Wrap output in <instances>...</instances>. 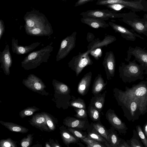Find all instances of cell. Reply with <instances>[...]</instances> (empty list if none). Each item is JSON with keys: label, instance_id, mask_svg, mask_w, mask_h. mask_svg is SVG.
<instances>
[{"label": "cell", "instance_id": "obj_1", "mask_svg": "<svg viewBox=\"0 0 147 147\" xmlns=\"http://www.w3.org/2000/svg\"><path fill=\"white\" fill-rule=\"evenodd\" d=\"M113 95L119 105L121 107L124 116L134 122L147 112V82L142 81L124 91L117 88L113 90Z\"/></svg>", "mask_w": 147, "mask_h": 147}, {"label": "cell", "instance_id": "obj_2", "mask_svg": "<svg viewBox=\"0 0 147 147\" xmlns=\"http://www.w3.org/2000/svg\"><path fill=\"white\" fill-rule=\"evenodd\" d=\"M147 68L137 63L134 59L128 61V64L121 62L119 67V78L124 83H130L139 80H143L144 74H147Z\"/></svg>", "mask_w": 147, "mask_h": 147}, {"label": "cell", "instance_id": "obj_3", "mask_svg": "<svg viewBox=\"0 0 147 147\" xmlns=\"http://www.w3.org/2000/svg\"><path fill=\"white\" fill-rule=\"evenodd\" d=\"M133 12L120 13L108 9L90 10L81 13L83 17H92L106 21L109 18H122L132 15Z\"/></svg>", "mask_w": 147, "mask_h": 147}, {"label": "cell", "instance_id": "obj_4", "mask_svg": "<svg viewBox=\"0 0 147 147\" xmlns=\"http://www.w3.org/2000/svg\"><path fill=\"white\" fill-rule=\"evenodd\" d=\"M120 20L131 27L137 32L147 36L146 14L143 18H141L134 12L132 15L122 18Z\"/></svg>", "mask_w": 147, "mask_h": 147}, {"label": "cell", "instance_id": "obj_5", "mask_svg": "<svg viewBox=\"0 0 147 147\" xmlns=\"http://www.w3.org/2000/svg\"><path fill=\"white\" fill-rule=\"evenodd\" d=\"M144 1H129L128 0H98L96 3L98 5H105L112 4H118L125 6L127 8L133 12L141 11H146Z\"/></svg>", "mask_w": 147, "mask_h": 147}, {"label": "cell", "instance_id": "obj_6", "mask_svg": "<svg viewBox=\"0 0 147 147\" xmlns=\"http://www.w3.org/2000/svg\"><path fill=\"white\" fill-rule=\"evenodd\" d=\"M127 57L125 60L129 61L133 55L139 63L147 68V51L145 49L136 46L135 48L129 47L127 51Z\"/></svg>", "mask_w": 147, "mask_h": 147}, {"label": "cell", "instance_id": "obj_7", "mask_svg": "<svg viewBox=\"0 0 147 147\" xmlns=\"http://www.w3.org/2000/svg\"><path fill=\"white\" fill-rule=\"evenodd\" d=\"M102 64L104 67L107 79H112L115 76L116 66L115 57L113 51H110L106 52Z\"/></svg>", "mask_w": 147, "mask_h": 147}, {"label": "cell", "instance_id": "obj_8", "mask_svg": "<svg viewBox=\"0 0 147 147\" xmlns=\"http://www.w3.org/2000/svg\"><path fill=\"white\" fill-rule=\"evenodd\" d=\"M105 116L110 123L120 134H125L128 128L125 123L118 117L114 110L109 109L107 111Z\"/></svg>", "mask_w": 147, "mask_h": 147}, {"label": "cell", "instance_id": "obj_9", "mask_svg": "<svg viewBox=\"0 0 147 147\" xmlns=\"http://www.w3.org/2000/svg\"><path fill=\"white\" fill-rule=\"evenodd\" d=\"M108 24L115 32L119 33L123 38L127 40L134 41L136 37L144 39L143 37L136 33L133 29L129 30L122 26L110 21L109 22Z\"/></svg>", "mask_w": 147, "mask_h": 147}, {"label": "cell", "instance_id": "obj_10", "mask_svg": "<svg viewBox=\"0 0 147 147\" xmlns=\"http://www.w3.org/2000/svg\"><path fill=\"white\" fill-rule=\"evenodd\" d=\"M63 123L68 127L84 130L87 129L90 126L87 118L81 120L74 117H67L63 120Z\"/></svg>", "mask_w": 147, "mask_h": 147}, {"label": "cell", "instance_id": "obj_11", "mask_svg": "<svg viewBox=\"0 0 147 147\" xmlns=\"http://www.w3.org/2000/svg\"><path fill=\"white\" fill-rule=\"evenodd\" d=\"M28 121L32 126L42 131H50L47 125L44 113L35 114L33 115L32 118Z\"/></svg>", "mask_w": 147, "mask_h": 147}, {"label": "cell", "instance_id": "obj_12", "mask_svg": "<svg viewBox=\"0 0 147 147\" xmlns=\"http://www.w3.org/2000/svg\"><path fill=\"white\" fill-rule=\"evenodd\" d=\"M1 60L4 73L6 75L10 74L9 68L11 66L12 60L9 45H7L1 55Z\"/></svg>", "mask_w": 147, "mask_h": 147}, {"label": "cell", "instance_id": "obj_13", "mask_svg": "<svg viewBox=\"0 0 147 147\" xmlns=\"http://www.w3.org/2000/svg\"><path fill=\"white\" fill-rule=\"evenodd\" d=\"M116 38L115 36L111 35L105 36L102 40H100L99 38L96 39L89 44V49L87 52L89 53L90 51L94 49L107 47L108 45L115 41Z\"/></svg>", "mask_w": 147, "mask_h": 147}, {"label": "cell", "instance_id": "obj_14", "mask_svg": "<svg viewBox=\"0 0 147 147\" xmlns=\"http://www.w3.org/2000/svg\"><path fill=\"white\" fill-rule=\"evenodd\" d=\"M81 21L82 23L94 28H105L109 26L105 21L93 18L83 17L81 18Z\"/></svg>", "mask_w": 147, "mask_h": 147}, {"label": "cell", "instance_id": "obj_15", "mask_svg": "<svg viewBox=\"0 0 147 147\" xmlns=\"http://www.w3.org/2000/svg\"><path fill=\"white\" fill-rule=\"evenodd\" d=\"M107 82V81L106 82H105L101 74H98L95 78L92 88V93L94 95L100 93L105 89Z\"/></svg>", "mask_w": 147, "mask_h": 147}, {"label": "cell", "instance_id": "obj_16", "mask_svg": "<svg viewBox=\"0 0 147 147\" xmlns=\"http://www.w3.org/2000/svg\"><path fill=\"white\" fill-rule=\"evenodd\" d=\"M107 91L102 94L99 93L92 97L90 105L97 109L100 113L104 107Z\"/></svg>", "mask_w": 147, "mask_h": 147}, {"label": "cell", "instance_id": "obj_17", "mask_svg": "<svg viewBox=\"0 0 147 147\" xmlns=\"http://www.w3.org/2000/svg\"><path fill=\"white\" fill-rule=\"evenodd\" d=\"M92 75L91 72H88L83 78L80 84L78 92L81 95L84 96L87 93L91 83Z\"/></svg>", "mask_w": 147, "mask_h": 147}, {"label": "cell", "instance_id": "obj_18", "mask_svg": "<svg viewBox=\"0 0 147 147\" xmlns=\"http://www.w3.org/2000/svg\"><path fill=\"white\" fill-rule=\"evenodd\" d=\"M22 83L27 88L34 91L42 90L45 88V86L41 83L34 80L31 76L24 79Z\"/></svg>", "mask_w": 147, "mask_h": 147}, {"label": "cell", "instance_id": "obj_19", "mask_svg": "<svg viewBox=\"0 0 147 147\" xmlns=\"http://www.w3.org/2000/svg\"><path fill=\"white\" fill-rule=\"evenodd\" d=\"M108 135L107 142L109 147H118L121 138L119 137L115 129L112 126L108 130Z\"/></svg>", "mask_w": 147, "mask_h": 147}, {"label": "cell", "instance_id": "obj_20", "mask_svg": "<svg viewBox=\"0 0 147 147\" xmlns=\"http://www.w3.org/2000/svg\"><path fill=\"white\" fill-rule=\"evenodd\" d=\"M87 137L102 143H104L106 147L109 146L105 139L101 136L91 125L87 129Z\"/></svg>", "mask_w": 147, "mask_h": 147}, {"label": "cell", "instance_id": "obj_21", "mask_svg": "<svg viewBox=\"0 0 147 147\" xmlns=\"http://www.w3.org/2000/svg\"><path fill=\"white\" fill-rule=\"evenodd\" d=\"M0 123L12 132L24 134L29 131L28 129L13 122H5L0 120Z\"/></svg>", "mask_w": 147, "mask_h": 147}, {"label": "cell", "instance_id": "obj_22", "mask_svg": "<svg viewBox=\"0 0 147 147\" xmlns=\"http://www.w3.org/2000/svg\"><path fill=\"white\" fill-rule=\"evenodd\" d=\"M18 40L13 38L11 40V48L13 53L18 55L23 54L29 52L31 49L29 47H24L19 45Z\"/></svg>", "mask_w": 147, "mask_h": 147}, {"label": "cell", "instance_id": "obj_23", "mask_svg": "<svg viewBox=\"0 0 147 147\" xmlns=\"http://www.w3.org/2000/svg\"><path fill=\"white\" fill-rule=\"evenodd\" d=\"M60 132L61 138L64 143L66 145H69L71 143H77L79 139L70 134L66 130L60 129Z\"/></svg>", "mask_w": 147, "mask_h": 147}, {"label": "cell", "instance_id": "obj_24", "mask_svg": "<svg viewBox=\"0 0 147 147\" xmlns=\"http://www.w3.org/2000/svg\"><path fill=\"white\" fill-rule=\"evenodd\" d=\"M90 125L107 141L108 135V130L102 125L100 121H98L92 122Z\"/></svg>", "mask_w": 147, "mask_h": 147}, {"label": "cell", "instance_id": "obj_25", "mask_svg": "<svg viewBox=\"0 0 147 147\" xmlns=\"http://www.w3.org/2000/svg\"><path fill=\"white\" fill-rule=\"evenodd\" d=\"M88 112L89 116L93 122L100 121V113L90 104L88 107Z\"/></svg>", "mask_w": 147, "mask_h": 147}, {"label": "cell", "instance_id": "obj_26", "mask_svg": "<svg viewBox=\"0 0 147 147\" xmlns=\"http://www.w3.org/2000/svg\"><path fill=\"white\" fill-rule=\"evenodd\" d=\"M134 134L132 138L129 140H127V142L130 147H143L140 141V138L135 130L133 131Z\"/></svg>", "mask_w": 147, "mask_h": 147}, {"label": "cell", "instance_id": "obj_27", "mask_svg": "<svg viewBox=\"0 0 147 147\" xmlns=\"http://www.w3.org/2000/svg\"><path fill=\"white\" fill-rule=\"evenodd\" d=\"M39 109L35 106L28 107L20 112L19 115L22 118L32 115L35 112L38 111Z\"/></svg>", "mask_w": 147, "mask_h": 147}, {"label": "cell", "instance_id": "obj_28", "mask_svg": "<svg viewBox=\"0 0 147 147\" xmlns=\"http://www.w3.org/2000/svg\"><path fill=\"white\" fill-rule=\"evenodd\" d=\"M0 147H17V142L10 138L0 140Z\"/></svg>", "mask_w": 147, "mask_h": 147}, {"label": "cell", "instance_id": "obj_29", "mask_svg": "<svg viewBox=\"0 0 147 147\" xmlns=\"http://www.w3.org/2000/svg\"><path fill=\"white\" fill-rule=\"evenodd\" d=\"M33 139L32 135L28 134L26 137H24L21 140L20 145L22 147H29L32 144Z\"/></svg>", "mask_w": 147, "mask_h": 147}, {"label": "cell", "instance_id": "obj_30", "mask_svg": "<svg viewBox=\"0 0 147 147\" xmlns=\"http://www.w3.org/2000/svg\"><path fill=\"white\" fill-rule=\"evenodd\" d=\"M136 131L142 142L145 147H147V139L144 132L142 131L141 127L140 125L136 126Z\"/></svg>", "mask_w": 147, "mask_h": 147}, {"label": "cell", "instance_id": "obj_31", "mask_svg": "<svg viewBox=\"0 0 147 147\" xmlns=\"http://www.w3.org/2000/svg\"><path fill=\"white\" fill-rule=\"evenodd\" d=\"M71 105L77 108L86 109V105L84 101L81 98L76 99L71 103Z\"/></svg>", "mask_w": 147, "mask_h": 147}, {"label": "cell", "instance_id": "obj_32", "mask_svg": "<svg viewBox=\"0 0 147 147\" xmlns=\"http://www.w3.org/2000/svg\"><path fill=\"white\" fill-rule=\"evenodd\" d=\"M75 111L76 114L74 116L77 118L82 119L87 118V114L86 109L77 108L76 109Z\"/></svg>", "mask_w": 147, "mask_h": 147}, {"label": "cell", "instance_id": "obj_33", "mask_svg": "<svg viewBox=\"0 0 147 147\" xmlns=\"http://www.w3.org/2000/svg\"><path fill=\"white\" fill-rule=\"evenodd\" d=\"M45 117L46 123L50 131H54L55 129L54 123L51 117L47 114L43 113Z\"/></svg>", "mask_w": 147, "mask_h": 147}, {"label": "cell", "instance_id": "obj_34", "mask_svg": "<svg viewBox=\"0 0 147 147\" xmlns=\"http://www.w3.org/2000/svg\"><path fill=\"white\" fill-rule=\"evenodd\" d=\"M90 52L91 55L97 60L99 59L102 55V49L100 48L93 49Z\"/></svg>", "mask_w": 147, "mask_h": 147}, {"label": "cell", "instance_id": "obj_35", "mask_svg": "<svg viewBox=\"0 0 147 147\" xmlns=\"http://www.w3.org/2000/svg\"><path fill=\"white\" fill-rule=\"evenodd\" d=\"M56 90L59 93L62 94H67L68 91V87L64 84L58 85L56 87Z\"/></svg>", "mask_w": 147, "mask_h": 147}, {"label": "cell", "instance_id": "obj_36", "mask_svg": "<svg viewBox=\"0 0 147 147\" xmlns=\"http://www.w3.org/2000/svg\"><path fill=\"white\" fill-rule=\"evenodd\" d=\"M69 131L75 137L82 139L87 137V135H83L80 131L71 128H68Z\"/></svg>", "mask_w": 147, "mask_h": 147}, {"label": "cell", "instance_id": "obj_37", "mask_svg": "<svg viewBox=\"0 0 147 147\" xmlns=\"http://www.w3.org/2000/svg\"><path fill=\"white\" fill-rule=\"evenodd\" d=\"M105 6L116 11H119L124 8H127V7L124 5L116 3L107 4Z\"/></svg>", "mask_w": 147, "mask_h": 147}, {"label": "cell", "instance_id": "obj_38", "mask_svg": "<svg viewBox=\"0 0 147 147\" xmlns=\"http://www.w3.org/2000/svg\"><path fill=\"white\" fill-rule=\"evenodd\" d=\"M94 0H78L76 3L75 7L84 5L87 3L92 1Z\"/></svg>", "mask_w": 147, "mask_h": 147}, {"label": "cell", "instance_id": "obj_39", "mask_svg": "<svg viewBox=\"0 0 147 147\" xmlns=\"http://www.w3.org/2000/svg\"><path fill=\"white\" fill-rule=\"evenodd\" d=\"M118 147H130V146L124 140L121 139Z\"/></svg>", "mask_w": 147, "mask_h": 147}, {"label": "cell", "instance_id": "obj_40", "mask_svg": "<svg viewBox=\"0 0 147 147\" xmlns=\"http://www.w3.org/2000/svg\"><path fill=\"white\" fill-rule=\"evenodd\" d=\"M4 30L3 22L1 20H0V40L3 34Z\"/></svg>", "mask_w": 147, "mask_h": 147}, {"label": "cell", "instance_id": "obj_41", "mask_svg": "<svg viewBox=\"0 0 147 147\" xmlns=\"http://www.w3.org/2000/svg\"><path fill=\"white\" fill-rule=\"evenodd\" d=\"M144 133L146 137H147V122H146L144 126Z\"/></svg>", "mask_w": 147, "mask_h": 147}, {"label": "cell", "instance_id": "obj_42", "mask_svg": "<svg viewBox=\"0 0 147 147\" xmlns=\"http://www.w3.org/2000/svg\"><path fill=\"white\" fill-rule=\"evenodd\" d=\"M50 143L51 144V147H61V146H60V144H59L57 143H56V142H53L52 143L51 142H50Z\"/></svg>", "mask_w": 147, "mask_h": 147}, {"label": "cell", "instance_id": "obj_43", "mask_svg": "<svg viewBox=\"0 0 147 147\" xmlns=\"http://www.w3.org/2000/svg\"><path fill=\"white\" fill-rule=\"evenodd\" d=\"M67 42L66 40L63 41L61 43V47L62 48H64L66 46Z\"/></svg>", "mask_w": 147, "mask_h": 147}, {"label": "cell", "instance_id": "obj_44", "mask_svg": "<svg viewBox=\"0 0 147 147\" xmlns=\"http://www.w3.org/2000/svg\"><path fill=\"white\" fill-rule=\"evenodd\" d=\"M45 147H51V146L50 145V144L48 142H47L45 144Z\"/></svg>", "mask_w": 147, "mask_h": 147}, {"label": "cell", "instance_id": "obj_45", "mask_svg": "<svg viewBox=\"0 0 147 147\" xmlns=\"http://www.w3.org/2000/svg\"><path fill=\"white\" fill-rule=\"evenodd\" d=\"M133 0L136 1H144V0Z\"/></svg>", "mask_w": 147, "mask_h": 147}, {"label": "cell", "instance_id": "obj_46", "mask_svg": "<svg viewBox=\"0 0 147 147\" xmlns=\"http://www.w3.org/2000/svg\"><path fill=\"white\" fill-rule=\"evenodd\" d=\"M1 101L0 100V103H1Z\"/></svg>", "mask_w": 147, "mask_h": 147}]
</instances>
